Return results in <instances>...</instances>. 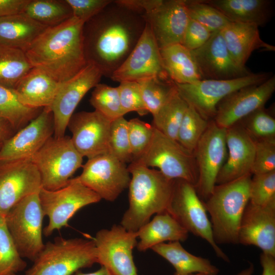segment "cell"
<instances>
[{"label": "cell", "mask_w": 275, "mask_h": 275, "mask_svg": "<svg viewBox=\"0 0 275 275\" xmlns=\"http://www.w3.org/2000/svg\"><path fill=\"white\" fill-rule=\"evenodd\" d=\"M146 25L143 16L113 1L84 23L83 40L87 63L111 78L141 37Z\"/></svg>", "instance_id": "cell-1"}, {"label": "cell", "mask_w": 275, "mask_h": 275, "mask_svg": "<svg viewBox=\"0 0 275 275\" xmlns=\"http://www.w3.org/2000/svg\"><path fill=\"white\" fill-rule=\"evenodd\" d=\"M84 22L72 16L48 27L25 54L34 68L41 69L60 82L75 75L87 65L84 40Z\"/></svg>", "instance_id": "cell-2"}, {"label": "cell", "mask_w": 275, "mask_h": 275, "mask_svg": "<svg viewBox=\"0 0 275 275\" xmlns=\"http://www.w3.org/2000/svg\"><path fill=\"white\" fill-rule=\"evenodd\" d=\"M127 168L131 175L129 206L120 225L129 231L136 232L152 215L167 211L175 180L137 161H132Z\"/></svg>", "instance_id": "cell-3"}, {"label": "cell", "mask_w": 275, "mask_h": 275, "mask_svg": "<svg viewBox=\"0 0 275 275\" xmlns=\"http://www.w3.org/2000/svg\"><path fill=\"white\" fill-rule=\"evenodd\" d=\"M251 174L216 184L203 202L210 216L213 238L216 244H238L241 219L250 200Z\"/></svg>", "instance_id": "cell-4"}, {"label": "cell", "mask_w": 275, "mask_h": 275, "mask_svg": "<svg viewBox=\"0 0 275 275\" xmlns=\"http://www.w3.org/2000/svg\"><path fill=\"white\" fill-rule=\"evenodd\" d=\"M97 263L94 240L58 237L44 244L22 275H72Z\"/></svg>", "instance_id": "cell-5"}, {"label": "cell", "mask_w": 275, "mask_h": 275, "mask_svg": "<svg viewBox=\"0 0 275 275\" xmlns=\"http://www.w3.org/2000/svg\"><path fill=\"white\" fill-rule=\"evenodd\" d=\"M83 156L74 146L71 137L51 136L31 158L40 174L42 187L49 190L67 184L82 166Z\"/></svg>", "instance_id": "cell-6"}, {"label": "cell", "mask_w": 275, "mask_h": 275, "mask_svg": "<svg viewBox=\"0 0 275 275\" xmlns=\"http://www.w3.org/2000/svg\"><path fill=\"white\" fill-rule=\"evenodd\" d=\"M39 192L19 201L6 215L8 230L19 254L33 262L45 244L42 239L44 215Z\"/></svg>", "instance_id": "cell-7"}, {"label": "cell", "mask_w": 275, "mask_h": 275, "mask_svg": "<svg viewBox=\"0 0 275 275\" xmlns=\"http://www.w3.org/2000/svg\"><path fill=\"white\" fill-rule=\"evenodd\" d=\"M134 161L149 168H157L171 179L183 180L195 186L197 184L199 173L193 153L154 127L149 147Z\"/></svg>", "instance_id": "cell-8"}, {"label": "cell", "mask_w": 275, "mask_h": 275, "mask_svg": "<svg viewBox=\"0 0 275 275\" xmlns=\"http://www.w3.org/2000/svg\"><path fill=\"white\" fill-rule=\"evenodd\" d=\"M39 197L44 216L49 219L43 230L46 237L55 230L67 227L69 220L79 209L101 200L96 193L81 183L77 177L71 178L66 185L55 190L42 187Z\"/></svg>", "instance_id": "cell-9"}, {"label": "cell", "mask_w": 275, "mask_h": 275, "mask_svg": "<svg viewBox=\"0 0 275 275\" xmlns=\"http://www.w3.org/2000/svg\"><path fill=\"white\" fill-rule=\"evenodd\" d=\"M167 211L188 233L206 240L217 257L229 262L228 256L214 241L206 208L194 185L183 180L175 179Z\"/></svg>", "instance_id": "cell-10"}, {"label": "cell", "mask_w": 275, "mask_h": 275, "mask_svg": "<svg viewBox=\"0 0 275 275\" xmlns=\"http://www.w3.org/2000/svg\"><path fill=\"white\" fill-rule=\"evenodd\" d=\"M271 72L252 73L226 80L204 79L189 84H175L180 96L204 119H213L219 102L241 88L261 84L272 75Z\"/></svg>", "instance_id": "cell-11"}, {"label": "cell", "mask_w": 275, "mask_h": 275, "mask_svg": "<svg viewBox=\"0 0 275 275\" xmlns=\"http://www.w3.org/2000/svg\"><path fill=\"white\" fill-rule=\"evenodd\" d=\"M226 131L227 129L210 120L193 152L199 173L195 188L203 202L212 192L218 174L227 158Z\"/></svg>", "instance_id": "cell-12"}, {"label": "cell", "mask_w": 275, "mask_h": 275, "mask_svg": "<svg viewBox=\"0 0 275 275\" xmlns=\"http://www.w3.org/2000/svg\"><path fill=\"white\" fill-rule=\"evenodd\" d=\"M137 239L136 232L129 231L120 224L100 230L93 238L97 263L113 275H138L132 255Z\"/></svg>", "instance_id": "cell-13"}, {"label": "cell", "mask_w": 275, "mask_h": 275, "mask_svg": "<svg viewBox=\"0 0 275 275\" xmlns=\"http://www.w3.org/2000/svg\"><path fill=\"white\" fill-rule=\"evenodd\" d=\"M78 179L101 199L113 202L128 187L130 174L126 163L106 153L88 159Z\"/></svg>", "instance_id": "cell-14"}, {"label": "cell", "mask_w": 275, "mask_h": 275, "mask_svg": "<svg viewBox=\"0 0 275 275\" xmlns=\"http://www.w3.org/2000/svg\"><path fill=\"white\" fill-rule=\"evenodd\" d=\"M158 78L171 79L162 63L159 48L146 22L144 32L133 49L113 74L114 81H139Z\"/></svg>", "instance_id": "cell-15"}, {"label": "cell", "mask_w": 275, "mask_h": 275, "mask_svg": "<svg viewBox=\"0 0 275 275\" xmlns=\"http://www.w3.org/2000/svg\"><path fill=\"white\" fill-rule=\"evenodd\" d=\"M41 188L40 174L31 158L0 161V214L6 215L19 201Z\"/></svg>", "instance_id": "cell-16"}, {"label": "cell", "mask_w": 275, "mask_h": 275, "mask_svg": "<svg viewBox=\"0 0 275 275\" xmlns=\"http://www.w3.org/2000/svg\"><path fill=\"white\" fill-rule=\"evenodd\" d=\"M102 74L94 65L88 63L78 73L63 82L50 107L53 114V136L65 135L70 119L86 94L99 84Z\"/></svg>", "instance_id": "cell-17"}, {"label": "cell", "mask_w": 275, "mask_h": 275, "mask_svg": "<svg viewBox=\"0 0 275 275\" xmlns=\"http://www.w3.org/2000/svg\"><path fill=\"white\" fill-rule=\"evenodd\" d=\"M275 91V76L265 81L241 88L221 100L213 119L227 129L257 109L264 107Z\"/></svg>", "instance_id": "cell-18"}, {"label": "cell", "mask_w": 275, "mask_h": 275, "mask_svg": "<svg viewBox=\"0 0 275 275\" xmlns=\"http://www.w3.org/2000/svg\"><path fill=\"white\" fill-rule=\"evenodd\" d=\"M53 114L44 107L28 125L2 143L0 161L31 158L53 135Z\"/></svg>", "instance_id": "cell-19"}, {"label": "cell", "mask_w": 275, "mask_h": 275, "mask_svg": "<svg viewBox=\"0 0 275 275\" xmlns=\"http://www.w3.org/2000/svg\"><path fill=\"white\" fill-rule=\"evenodd\" d=\"M112 121L97 111L73 114L67 128L72 133V143L88 159L108 153V141Z\"/></svg>", "instance_id": "cell-20"}, {"label": "cell", "mask_w": 275, "mask_h": 275, "mask_svg": "<svg viewBox=\"0 0 275 275\" xmlns=\"http://www.w3.org/2000/svg\"><path fill=\"white\" fill-rule=\"evenodd\" d=\"M238 244L255 245L275 257V201L262 206L248 202L239 227Z\"/></svg>", "instance_id": "cell-21"}, {"label": "cell", "mask_w": 275, "mask_h": 275, "mask_svg": "<svg viewBox=\"0 0 275 275\" xmlns=\"http://www.w3.org/2000/svg\"><path fill=\"white\" fill-rule=\"evenodd\" d=\"M202 80H226L250 74L246 67L238 65L231 57L221 31L213 33L201 47L191 50Z\"/></svg>", "instance_id": "cell-22"}, {"label": "cell", "mask_w": 275, "mask_h": 275, "mask_svg": "<svg viewBox=\"0 0 275 275\" xmlns=\"http://www.w3.org/2000/svg\"><path fill=\"white\" fill-rule=\"evenodd\" d=\"M159 49L182 44L189 17L185 0H161L143 15Z\"/></svg>", "instance_id": "cell-23"}, {"label": "cell", "mask_w": 275, "mask_h": 275, "mask_svg": "<svg viewBox=\"0 0 275 275\" xmlns=\"http://www.w3.org/2000/svg\"><path fill=\"white\" fill-rule=\"evenodd\" d=\"M226 144L227 158L218 174L216 185L251 174L255 156V141L240 123L227 129Z\"/></svg>", "instance_id": "cell-24"}, {"label": "cell", "mask_w": 275, "mask_h": 275, "mask_svg": "<svg viewBox=\"0 0 275 275\" xmlns=\"http://www.w3.org/2000/svg\"><path fill=\"white\" fill-rule=\"evenodd\" d=\"M227 49L239 66L245 63L255 50L274 51L275 47L262 40L256 25L232 22L222 31Z\"/></svg>", "instance_id": "cell-25"}, {"label": "cell", "mask_w": 275, "mask_h": 275, "mask_svg": "<svg viewBox=\"0 0 275 275\" xmlns=\"http://www.w3.org/2000/svg\"><path fill=\"white\" fill-rule=\"evenodd\" d=\"M62 83L44 71L34 67L14 90L23 104L43 108L51 106Z\"/></svg>", "instance_id": "cell-26"}, {"label": "cell", "mask_w": 275, "mask_h": 275, "mask_svg": "<svg viewBox=\"0 0 275 275\" xmlns=\"http://www.w3.org/2000/svg\"><path fill=\"white\" fill-rule=\"evenodd\" d=\"M48 27L23 12L1 17L0 44L25 52Z\"/></svg>", "instance_id": "cell-27"}, {"label": "cell", "mask_w": 275, "mask_h": 275, "mask_svg": "<svg viewBox=\"0 0 275 275\" xmlns=\"http://www.w3.org/2000/svg\"><path fill=\"white\" fill-rule=\"evenodd\" d=\"M233 22L264 25L273 14L270 0H203Z\"/></svg>", "instance_id": "cell-28"}, {"label": "cell", "mask_w": 275, "mask_h": 275, "mask_svg": "<svg viewBox=\"0 0 275 275\" xmlns=\"http://www.w3.org/2000/svg\"><path fill=\"white\" fill-rule=\"evenodd\" d=\"M136 232L140 240L136 246L140 252L167 241H184L189 233L167 211L155 214Z\"/></svg>", "instance_id": "cell-29"}, {"label": "cell", "mask_w": 275, "mask_h": 275, "mask_svg": "<svg viewBox=\"0 0 275 275\" xmlns=\"http://www.w3.org/2000/svg\"><path fill=\"white\" fill-rule=\"evenodd\" d=\"M151 250L158 254L174 267V275H191L204 273L217 275L219 269L206 258L194 255L181 245L180 241L161 243Z\"/></svg>", "instance_id": "cell-30"}, {"label": "cell", "mask_w": 275, "mask_h": 275, "mask_svg": "<svg viewBox=\"0 0 275 275\" xmlns=\"http://www.w3.org/2000/svg\"><path fill=\"white\" fill-rule=\"evenodd\" d=\"M163 67L176 84H189L202 80L191 51L181 44L159 49Z\"/></svg>", "instance_id": "cell-31"}, {"label": "cell", "mask_w": 275, "mask_h": 275, "mask_svg": "<svg viewBox=\"0 0 275 275\" xmlns=\"http://www.w3.org/2000/svg\"><path fill=\"white\" fill-rule=\"evenodd\" d=\"M33 68L24 51L0 44V86L14 90Z\"/></svg>", "instance_id": "cell-32"}, {"label": "cell", "mask_w": 275, "mask_h": 275, "mask_svg": "<svg viewBox=\"0 0 275 275\" xmlns=\"http://www.w3.org/2000/svg\"><path fill=\"white\" fill-rule=\"evenodd\" d=\"M42 109L23 104L14 90L0 86V118L8 121L16 132L36 118Z\"/></svg>", "instance_id": "cell-33"}, {"label": "cell", "mask_w": 275, "mask_h": 275, "mask_svg": "<svg viewBox=\"0 0 275 275\" xmlns=\"http://www.w3.org/2000/svg\"><path fill=\"white\" fill-rule=\"evenodd\" d=\"M188 107V104L176 87L166 102L153 115L152 126L165 135L176 140L180 125Z\"/></svg>", "instance_id": "cell-34"}, {"label": "cell", "mask_w": 275, "mask_h": 275, "mask_svg": "<svg viewBox=\"0 0 275 275\" xmlns=\"http://www.w3.org/2000/svg\"><path fill=\"white\" fill-rule=\"evenodd\" d=\"M23 13L49 27L59 25L73 16L66 0H29Z\"/></svg>", "instance_id": "cell-35"}, {"label": "cell", "mask_w": 275, "mask_h": 275, "mask_svg": "<svg viewBox=\"0 0 275 275\" xmlns=\"http://www.w3.org/2000/svg\"><path fill=\"white\" fill-rule=\"evenodd\" d=\"M26 265L9 232L6 215L0 214V275H17Z\"/></svg>", "instance_id": "cell-36"}, {"label": "cell", "mask_w": 275, "mask_h": 275, "mask_svg": "<svg viewBox=\"0 0 275 275\" xmlns=\"http://www.w3.org/2000/svg\"><path fill=\"white\" fill-rule=\"evenodd\" d=\"M145 106L154 115L166 102L176 89L171 79L151 78L138 82Z\"/></svg>", "instance_id": "cell-37"}, {"label": "cell", "mask_w": 275, "mask_h": 275, "mask_svg": "<svg viewBox=\"0 0 275 275\" xmlns=\"http://www.w3.org/2000/svg\"><path fill=\"white\" fill-rule=\"evenodd\" d=\"M209 121L202 117L194 108L188 105L180 125L176 141L193 152L206 131Z\"/></svg>", "instance_id": "cell-38"}, {"label": "cell", "mask_w": 275, "mask_h": 275, "mask_svg": "<svg viewBox=\"0 0 275 275\" xmlns=\"http://www.w3.org/2000/svg\"><path fill=\"white\" fill-rule=\"evenodd\" d=\"M189 18L209 30L211 33L223 30L233 22L218 10L203 0H185Z\"/></svg>", "instance_id": "cell-39"}, {"label": "cell", "mask_w": 275, "mask_h": 275, "mask_svg": "<svg viewBox=\"0 0 275 275\" xmlns=\"http://www.w3.org/2000/svg\"><path fill=\"white\" fill-rule=\"evenodd\" d=\"M90 102L95 111L112 121L124 115L118 87L98 84L91 94Z\"/></svg>", "instance_id": "cell-40"}, {"label": "cell", "mask_w": 275, "mask_h": 275, "mask_svg": "<svg viewBox=\"0 0 275 275\" xmlns=\"http://www.w3.org/2000/svg\"><path fill=\"white\" fill-rule=\"evenodd\" d=\"M108 153L126 164L132 161L128 137V121L124 116L111 122L108 141Z\"/></svg>", "instance_id": "cell-41"}, {"label": "cell", "mask_w": 275, "mask_h": 275, "mask_svg": "<svg viewBox=\"0 0 275 275\" xmlns=\"http://www.w3.org/2000/svg\"><path fill=\"white\" fill-rule=\"evenodd\" d=\"M239 123L255 141L275 138V119L265 107L256 110Z\"/></svg>", "instance_id": "cell-42"}, {"label": "cell", "mask_w": 275, "mask_h": 275, "mask_svg": "<svg viewBox=\"0 0 275 275\" xmlns=\"http://www.w3.org/2000/svg\"><path fill=\"white\" fill-rule=\"evenodd\" d=\"M128 132L133 161L139 159L149 147L154 127L139 118H134L128 121Z\"/></svg>", "instance_id": "cell-43"}, {"label": "cell", "mask_w": 275, "mask_h": 275, "mask_svg": "<svg viewBox=\"0 0 275 275\" xmlns=\"http://www.w3.org/2000/svg\"><path fill=\"white\" fill-rule=\"evenodd\" d=\"M275 201V171L251 178L249 202L262 206Z\"/></svg>", "instance_id": "cell-44"}, {"label": "cell", "mask_w": 275, "mask_h": 275, "mask_svg": "<svg viewBox=\"0 0 275 275\" xmlns=\"http://www.w3.org/2000/svg\"><path fill=\"white\" fill-rule=\"evenodd\" d=\"M123 112L126 114L135 112L140 116L147 115V109L139 84L134 81H123L118 87Z\"/></svg>", "instance_id": "cell-45"}, {"label": "cell", "mask_w": 275, "mask_h": 275, "mask_svg": "<svg viewBox=\"0 0 275 275\" xmlns=\"http://www.w3.org/2000/svg\"><path fill=\"white\" fill-rule=\"evenodd\" d=\"M255 156L251 174H262L275 171V138L255 141Z\"/></svg>", "instance_id": "cell-46"}, {"label": "cell", "mask_w": 275, "mask_h": 275, "mask_svg": "<svg viewBox=\"0 0 275 275\" xmlns=\"http://www.w3.org/2000/svg\"><path fill=\"white\" fill-rule=\"evenodd\" d=\"M112 0H66L72 11L73 16L84 23L96 15Z\"/></svg>", "instance_id": "cell-47"}, {"label": "cell", "mask_w": 275, "mask_h": 275, "mask_svg": "<svg viewBox=\"0 0 275 275\" xmlns=\"http://www.w3.org/2000/svg\"><path fill=\"white\" fill-rule=\"evenodd\" d=\"M212 34L206 28L190 18L181 44L190 50H194L202 46Z\"/></svg>", "instance_id": "cell-48"}, {"label": "cell", "mask_w": 275, "mask_h": 275, "mask_svg": "<svg viewBox=\"0 0 275 275\" xmlns=\"http://www.w3.org/2000/svg\"><path fill=\"white\" fill-rule=\"evenodd\" d=\"M119 4L127 8L144 15L155 8L161 0H117Z\"/></svg>", "instance_id": "cell-49"}, {"label": "cell", "mask_w": 275, "mask_h": 275, "mask_svg": "<svg viewBox=\"0 0 275 275\" xmlns=\"http://www.w3.org/2000/svg\"><path fill=\"white\" fill-rule=\"evenodd\" d=\"M260 261L263 268L262 275H275V257L262 252L260 255ZM253 271L254 265L251 264L248 268L236 275H252Z\"/></svg>", "instance_id": "cell-50"}, {"label": "cell", "mask_w": 275, "mask_h": 275, "mask_svg": "<svg viewBox=\"0 0 275 275\" xmlns=\"http://www.w3.org/2000/svg\"><path fill=\"white\" fill-rule=\"evenodd\" d=\"M29 0H0V18L24 12Z\"/></svg>", "instance_id": "cell-51"}, {"label": "cell", "mask_w": 275, "mask_h": 275, "mask_svg": "<svg viewBox=\"0 0 275 275\" xmlns=\"http://www.w3.org/2000/svg\"><path fill=\"white\" fill-rule=\"evenodd\" d=\"M16 132L8 121L0 118V142L3 143L12 137Z\"/></svg>", "instance_id": "cell-52"}, {"label": "cell", "mask_w": 275, "mask_h": 275, "mask_svg": "<svg viewBox=\"0 0 275 275\" xmlns=\"http://www.w3.org/2000/svg\"><path fill=\"white\" fill-rule=\"evenodd\" d=\"M75 275H113L108 270L103 266L101 267L97 270L90 272V273H84L82 271L79 270L77 271Z\"/></svg>", "instance_id": "cell-53"}, {"label": "cell", "mask_w": 275, "mask_h": 275, "mask_svg": "<svg viewBox=\"0 0 275 275\" xmlns=\"http://www.w3.org/2000/svg\"><path fill=\"white\" fill-rule=\"evenodd\" d=\"M191 275H207V274H204V273H199L193 274H191Z\"/></svg>", "instance_id": "cell-54"}, {"label": "cell", "mask_w": 275, "mask_h": 275, "mask_svg": "<svg viewBox=\"0 0 275 275\" xmlns=\"http://www.w3.org/2000/svg\"><path fill=\"white\" fill-rule=\"evenodd\" d=\"M2 143L0 142V148H1V146H2Z\"/></svg>", "instance_id": "cell-55"}]
</instances>
